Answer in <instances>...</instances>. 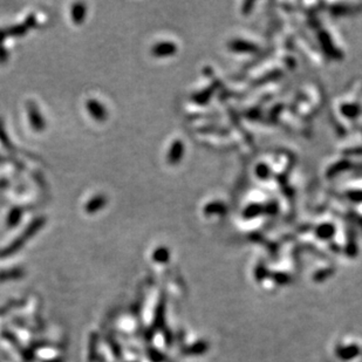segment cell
Returning a JSON list of instances; mask_svg holds the SVG:
<instances>
[{
  "label": "cell",
  "mask_w": 362,
  "mask_h": 362,
  "mask_svg": "<svg viewBox=\"0 0 362 362\" xmlns=\"http://www.w3.org/2000/svg\"><path fill=\"white\" fill-rule=\"evenodd\" d=\"M88 109L89 112L93 113V115H94L95 117H98V119H100V117H105L106 115V110L105 108H103L102 105H100V103L98 101H95V100H89L88 101Z\"/></svg>",
  "instance_id": "obj_1"
},
{
  "label": "cell",
  "mask_w": 362,
  "mask_h": 362,
  "mask_svg": "<svg viewBox=\"0 0 362 362\" xmlns=\"http://www.w3.org/2000/svg\"><path fill=\"white\" fill-rule=\"evenodd\" d=\"M102 200H103L102 197H101V198H96V199L91 200V202H89V203L87 204V209H88V211H95V210L99 207V206H98V205H99V202H102Z\"/></svg>",
  "instance_id": "obj_2"
}]
</instances>
